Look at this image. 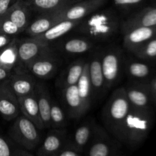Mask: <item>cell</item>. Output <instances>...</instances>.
<instances>
[{"label": "cell", "mask_w": 156, "mask_h": 156, "mask_svg": "<svg viewBox=\"0 0 156 156\" xmlns=\"http://www.w3.org/2000/svg\"><path fill=\"white\" fill-rule=\"evenodd\" d=\"M37 98L39 107L41 117L44 128H51L50 125V109H51L52 99L50 98L48 89L44 85L37 83L36 88Z\"/></svg>", "instance_id": "20"}, {"label": "cell", "mask_w": 156, "mask_h": 156, "mask_svg": "<svg viewBox=\"0 0 156 156\" xmlns=\"http://www.w3.org/2000/svg\"><path fill=\"white\" fill-rule=\"evenodd\" d=\"M40 129L22 114L14 120L9 130L11 139L27 150L34 149L41 143Z\"/></svg>", "instance_id": "4"}, {"label": "cell", "mask_w": 156, "mask_h": 156, "mask_svg": "<svg viewBox=\"0 0 156 156\" xmlns=\"http://www.w3.org/2000/svg\"><path fill=\"white\" fill-rule=\"evenodd\" d=\"M156 36L155 27H137L123 30V46L135 53L145 43Z\"/></svg>", "instance_id": "10"}, {"label": "cell", "mask_w": 156, "mask_h": 156, "mask_svg": "<svg viewBox=\"0 0 156 156\" xmlns=\"http://www.w3.org/2000/svg\"><path fill=\"white\" fill-rule=\"evenodd\" d=\"M102 72L105 79V89L116 85L122 68L121 53L116 49H111L101 56Z\"/></svg>", "instance_id": "7"}, {"label": "cell", "mask_w": 156, "mask_h": 156, "mask_svg": "<svg viewBox=\"0 0 156 156\" xmlns=\"http://www.w3.org/2000/svg\"><path fill=\"white\" fill-rule=\"evenodd\" d=\"M4 15H5L21 31L25 30L28 25L30 12L28 5L22 0H17Z\"/></svg>", "instance_id": "19"}, {"label": "cell", "mask_w": 156, "mask_h": 156, "mask_svg": "<svg viewBox=\"0 0 156 156\" xmlns=\"http://www.w3.org/2000/svg\"><path fill=\"white\" fill-rule=\"evenodd\" d=\"M18 27L11 21L5 15L0 16V34L8 35V36H15L21 33Z\"/></svg>", "instance_id": "33"}, {"label": "cell", "mask_w": 156, "mask_h": 156, "mask_svg": "<svg viewBox=\"0 0 156 156\" xmlns=\"http://www.w3.org/2000/svg\"><path fill=\"white\" fill-rule=\"evenodd\" d=\"M58 68L56 58L52 53L42 55L28 63L26 69L34 77L41 79H50Z\"/></svg>", "instance_id": "11"}, {"label": "cell", "mask_w": 156, "mask_h": 156, "mask_svg": "<svg viewBox=\"0 0 156 156\" xmlns=\"http://www.w3.org/2000/svg\"><path fill=\"white\" fill-rule=\"evenodd\" d=\"M7 83L18 98L24 97L33 93L37 85L34 76L24 71H18L12 74L7 79Z\"/></svg>", "instance_id": "12"}, {"label": "cell", "mask_w": 156, "mask_h": 156, "mask_svg": "<svg viewBox=\"0 0 156 156\" xmlns=\"http://www.w3.org/2000/svg\"><path fill=\"white\" fill-rule=\"evenodd\" d=\"M130 109V103L126 97L124 88L113 92L103 110V120L107 129L117 138L120 129Z\"/></svg>", "instance_id": "3"}, {"label": "cell", "mask_w": 156, "mask_h": 156, "mask_svg": "<svg viewBox=\"0 0 156 156\" xmlns=\"http://www.w3.org/2000/svg\"><path fill=\"white\" fill-rule=\"evenodd\" d=\"M18 100L21 114L29 119L40 130L45 129L41 117L36 91L24 97L18 98Z\"/></svg>", "instance_id": "15"}, {"label": "cell", "mask_w": 156, "mask_h": 156, "mask_svg": "<svg viewBox=\"0 0 156 156\" xmlns=\"http://www.w3.org/2000/svg\"><path fill=\"white\" fill-rule=\"evenodd\" d=\"M78 91H79V97L81 99L82 110L84 114H86L89 110L92 102V88H91V82H90L89 74H88V62H86L84 68L83 73L81 76L80 79L77 82Z\"/></svg>", "instance_id": "23"}, {"label": "cell", "mask_w": 156, "mask_h": 156, "mask_svg": "<svg viewBox=\"0 0 156 156\" xmlns=\"http://www.w3.org/2000/svg\"><path fill=\"white\" fill-rule=\"evenodd\" d=\"M134 54L144 60L156 59V36L145 43Z\"/></svg>", "instance_id": "32"}, {"label": "cell", "mask_w": 156, "mask_h": 156, "mask_svg": "<svg viewBox=\"0 0 156 156\" xmlns=\"http://www.w3.org/2000/svg\"><path fill=\"white\" fill-rule=\"evenodd\" d=\"M70 1H72V0H70Z\"/></svg>", "instance_id": "41"}, {"label": "cell", "mask_w": 156, "mask_h": 156, "mask_svg": "<svg viewBox=\"0 0 156 156\" xmlns=\"http://www.w3.org/2000/svg\"><path fill=\"white\" fill-rule=\"evenodd\" d=\"M148 87H149V91L151 98H152V100L154 102L156 103V77L154 78L153 80L151 82L149 85H148Z\"/></svg>", "instance_id": "37"}, {"label": "cell", "mask_w": 156, "mask_h": 156, "mask_svg": "<svg viewBox=\"0 0 156 156\" xmlns=\"http://www.w3.org/2000/svg\"><path fill=\"white\" fill-rule=\"evenodd\" d=\"M80 21L81 20H79V21L66 20V21H59V22L56 23L54 25L52 26L49 30L44 32V34H42L40 36L34 37V38L49 45L50 42L59 39V37H62L63 35L66 34L68 32L73 30V28L77 27L79 23H80Z\"/></svg>", "instance_id": "18"}, {"label": "cell", "mask_w": 156, "mask_h": 156, "mask_svg": "<svg viewBox=\"0 0 156 156\" xmlns=\"http://www.w3.org/2000/svg\"><path fill=\"white\" fill-rule=\"evenodd\" d=\"M12 75V71H9L6 69L0 66V81L7 80Z\"/></svg>", "instance_id": "38"}, {"label": "cell", "mask_w": 156, "mask_h": 156, "mask_svg": "<svg viewBox=\"0 0 156 156\" xmlns=\"http://www.w3.org/2000/svg\"><path fill=\"white\" fill-rule=\"evenodd\" d=\"M14 143L0 136V156H34L21 146L17 147Z\"/></svg>", "instance_id": "30"}, {"label": "cell", "mask_w": 156, "mask_h": 156, "mask_svg": "<svg viewBox=\"0 0 156 156\" xmlns=\"http://www.w3.org/2000/svg\"><path fill=\"white\" fill-rule=\"evenodd\" d=\"M66 116L62 107L52 100L50 109V125L53 129H63L66 125Z\"/></svg>", "instance_id": "31"}, {"label": "cell", "mask_w": 156, "mask_h": 156, "mask_svg": "<svg viewBox=\"0 0 156 156\" xmlns=\"http://www.w3.org/2000/svg\"><path fill=\"white\" fill-rule=\"evenodd\" d=\"M96 126L97 124L92 120H88L79 125L66 143L65 148L71 149L79 153L83 152L88 148L94 136Z\"/></svg>", "instance_id": "9"}, {"label": "cell", "mask_w": 156, "mask_h": 156, "mask_svg": "<svg viewBox=\"0 0 156 156\" xmlns=\"http://www.w3.org/2000/svg\"><path fill=\"white\" fill-rule=\"evenodd\" d=\"M85 63L86 62L85 60L79 59L70 64L61 76L60 79L57 82L56 86L62 90L66 87L76 85L83 73Z\"/></svg>", "instance_id": "25"}, {"label": "cell", "mask_w": 156, "mask_h": 156, "mask_svg": "<svg viewBox=\"0 0 156 156\" xmlns=\"http://www.w3.org/2000/svg\"><path fill=\"white\" fill-rule=\"evenodd\" d=\"M17 0H0V16L6 13Z\"/></svg>", "instance_id": "35"}, {"label": "cell", "mask_w": 156, "mask_h": 156, "mask_svg": "<svg viewBox=\"0 0 156 156\" xmlns=\"http://www.w3.org/2000/svg\"><path fill=\"white\" fill-rule=\"evenodd\" d=\"M152 126L148 109H140L130 105V109L117 140L130 146H138L149 134Z\"/></svg>", "instance_id": "1"}, {"label": "cell", "mask_w": 156, "mask_h": 156, "mask_svg": "<svg viewBox=\"0 0 156 156\" xmlns=\"http://www.w3.org/2000/svg\"><path fill=\"white\" fill-rule=\"evenodd\" d=\"M18 66V40L14 38L0 52V66L12 71Z\"/></svg>", "instance_id": "26"}, {"label": "cell", "mask_w": 156, "mask_h": 156, "mask_svg": "<svg viewBox=\"0 0 156 156\" xmlns=\"http://www.w3.org/2000/svg\"><path fill=\"white\" fill-rule=\"evenodd\" d=\"M93 44L88 38H71L62 45V50L69 54H82L89 51Z\"/></svg>", "instance_id": "27"}, {"label": "cell", "mask_w": 156, "mask_h": 156, "mask_svg": "<svg viewBox=\"0 0 156 156\" xmlns=\"http://www.w3.org/2000/svg\"><path fill=\"white\" fill-rule=\"evenodd\" d=\"M58 22L59 21L54 12L50 13H44L42 14V15L39 18L32 21L30 24H28L24 30L29 36L34 37L44 34L52 26Z\"/></svg>", "instance_id": "22"}, {"label": "cell", "mask_w": 156, "mask_h": 156, "mask_svg": "<svg viewBox=\"0 0 156 156\" xmlns=\"http://www.w3.org/2000/svg\"><path fill=\"white\" fill-rule=\"evenodd\" d=\"M66 143L65 129H53L43 141L37 151V156H53L62 149Z\"/></svg>", "instance_id": "14"}, {"label": "cell", "mask_w": 156, "mask_h": 156, "mask_svg": "<svg viewBox=\"0 0 156 156\" xmlns=\"http://www.w3.org/2000/svg\"><path fill=\"white\" fill-rule=\"evenodd\" d=\"M106 1L107 0H85L78 2L77 3H73L65 6L54 12L59 22L66 20L79 21L100 9Z\"/></svg>", "instance_id": "5"}, {"label": "cell", "mask_w": 156, "mask_h": 156, "mask_svg": "<svg viewBox=\"0 0 156 156\" xmlns=\"http://www.w3.org/2000/svg\"><path fill=\"white\" fill-rule=\"evenodd\" d=\"M79 30L87 37L96 41H105L114 36L118 28V22L114 13L103 11L91 14L79 24Z\"/></svg>", "instance_id": "2"}, {"label": "cell", "mask_w": 156, "mask_h": 156, "mask_svg": "<svg viewBox=\"0 0 156 156\" xmlns=\"http://www.w3.org/2000/svg\"><path fill=\"white\" fill-rule=\"evenodd\" d=\"M143 0H114V3L115 5L120 7H128L139 4Z\"/></svg>", "instance_id": "34"}, {"label": "cell", "mask_w": 156, "mask_h": 156, "mask_svg": "<svg viewBox=\"0 0 156 156\" xmlns=\"http://www.w3.org/2000/svg\"><path fill=\"white\" fill-rule=\"evenodd\" d=\"M117 146L106 131L97 125L86 156H114Z\"/></svg>", "instance_id": "8"}, {"label": "cell", "mask_w": 156, "mask_h": 156, "mask_svg": "<svg viewBox=\"0 0 156 156\" xmlns=\"http://www.w3.org/2000/svg\"><path fill=\"white\" fill-rule=\"evenodd\" d=\"M0 114L8 120H15L21 114L18 97L9 88L7 80L0 89Z\"/></svg>", "instance_id": "13"}, {"label": "cell", "mask_w": 156, "mask_h": 156, "mask_svg": "<svg viewBox=\"0 0 156 156\" xmlns=\"http://www.w3.org/2000/svg\"><path fill=\"white\" fill-rule=\"evenodd\" d=\"M3 83H4V82H0V89H1L2 86V85H3Z\"/></svg>", "instance_id": "40"}, {"label": "cell", "mask_w": 156, "mask_h": 156, "mask_svg": "<svg viewBox=\"0 0 156 156\" xmlns=\"http://www.w3.org/2000/svg\"><path fill=\"white\" fill-rule=\"evenodd\" d=\"M70 0H31L30 7L42 14L56 12L71 4Z\"/></svg>", "instance_id": "28"}, {"label": "cell", "mask_w": 156, "mask_h": 156, "mask_svg": "<svg viewBox=\"0 0 156 156\" xmlns=\"http://www.w3.org/2000/svg\"><path fill=\"white\" fill-rule=\"evenodd\" d=\"M88 62V74L92 88L93 98L100 97L105 89V79L101 62V55L95 54Z\"/></svg>", "instance_id": "17"}, {"label": "cell", "mask_w": 156, "mask_h": 156, "mask_svg": "<svg viewBox=\"0 0 156 156\" xmlns=\"http://www.w3.org/2000/svg\"><path fill=\"white\" fill-rule=\"evenodd\" d=\"M126 97L132 106L140 109H148L151 98L148 86H131L124 88Z\"/></svg>", "instance_id": "24"}, {"label": "cell", "mask_w": 156, "mask_h": 156, "mask_svg": "<svg viewBox=\"0 0 156 156\" xmlns=\"http://www.w3.org/2000/svg\"><path fill=\"white\" fill-rule=\"evenodd\" d=\"M62 95L63 105L69 117L78 119L85 115L82 110L77 84L62 88Z\"/></svg>", "instance_id": "16"}, {"label": "cell", "mask_w": 156, "mask_h": 156, "mask_svg": "<svg viewBox=\"0 0 156 156\" xmlns=\"http://www.w3.org/2000/svg\"><path fill=\"white\" fill-rule=\"evenodd\" d=\"M49 53H52L50 46L34 37H30L18 41V66L20 67L19 71H21L22 67L26 68L27 64L36 58Z\"/></svg>", "instance_id": "6"}, {"label": "cell", "mask_w": 156, "mask_h": 156, "mask_svg": "<svg viewBox=\"0 0 156 156\" xmlns=\"http://www.w3.org/2000/svg\"><path fill=\"white\" fill-rule=\"evenodd\" d=\"M156 8H147L126 20L123 24V31L137 27H155Z\"/></svg>", "instance_id": "21"}, {"label": "cell", "mask_w": 156, "mask_h": 156, "mask_svg": "<svg viewBox=\"0 0 156 156\" xmlns=\"http://www.w3.org/2000/svg\"><path fill=\"white\" fill-rule=\"evenodd\" d=\"M12 41V39L11 38V36H8V35L5 34H0V48L7 46Z\"/></svg>", "instance_id": "39"}, {"label": "cell", "mask_w": 156, "mask_h": 156, "mask_svg": "<svg viewBox=\"0 0 156 156\" xmlns=\"http://www.w3.org/2000/svg\"><path fill=\"white\" fill-rule=\"evenodd\" d=\"M53 156H81L80 153L68 148H63Z\"/></svg>", "instance_id": "36"}, {"label": "cell", "mask_w": 156, "mask_h": 156, "mask_svg": "<svg viewBox=\"0 0 156 156\" xmlns=\"http://www.w3.org/2000/svg\"><path fill=\"white\" fill-rule=\"evenodd\" d=\"M125 67H126V73L133 79H146L151 73V69L149 66L139 61H128L125 65Z\"/></svg>", "instance_id": "29"}]
</instances>
